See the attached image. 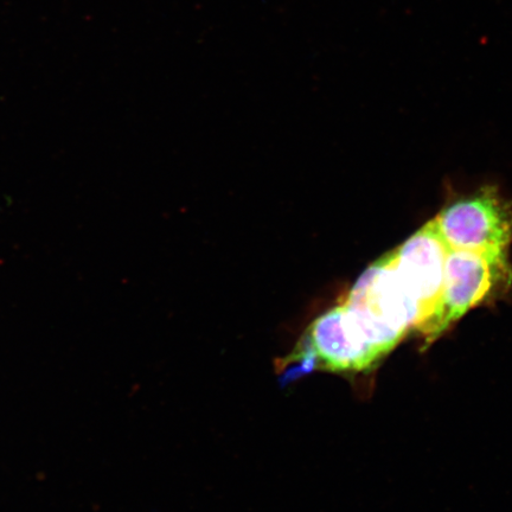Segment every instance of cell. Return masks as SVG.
Instances as JSON below:
<instances>
[{
    "label": "cell",
    "mask_w": 512,
    "mask_h": 512,
    "mask_svg": "<svg viewBox=\"0 0 512 512\" xmlns=\"http://www.w3.org/2000/svg\"><path fill=\"white\" fill-rule=\"evenodd\" d=\"M421 323L418 300L396 270L392 253L384 254L362 273L341 303L306 329L283 362L285 379L310 371L370 370Z\"/></svg>",
    "instance_id": "1"
},
{
    "label": "cell",
    "mask_w": 512,
    "mask_h": 512,
    "mask_svg": "<svg viewBox=\"0 0 512 512\" xmlns=\"http://www.w3.org/2000/svg\"><path fill=\"white\" fill-rule=\"evenodd\" d=\"M512 284L508 252H470L450 249L443 299L428 326L425 339L433 342L473 307L507 290Z\"/></svg>",
    "instance_id": "2"
},
{
    "label": "cell",
    "mask_w": 512,
    "mask_h": 512,
    "mask_svg": "<svg viewBox=\"0 0 512 512\" xmlns=\"http://www.w3.org/2000/svg\"><path fill=\"white\" fill-rule=\"evenodd\" d=\"M435 220L451 249L508 252L512 243V202L495 187L454 201Z\"/></svg>",
    "instance_id": "3"
},
{
    "label": "cell",
    "mask_w": 512,
    "mask_h": 512,
    "mask_svg": "<svg viewBox=\"0 0 512 512\" xmlns=\"http://www.w3.org/2000/svg\"><path fill=\"white\" fill-rule=\"evenodd\" d=\"M450 249L433 219L390 251L396 270L420 305L422 323L418 332L424 337L443 299Z\"/></svg>",
    "instance_id": "4"
}]
</instances>
